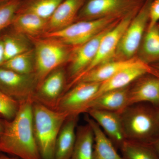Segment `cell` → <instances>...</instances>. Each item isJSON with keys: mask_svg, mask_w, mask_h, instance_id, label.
I'll return each mask as SVG.
<instances>
[{"mask_svg": "<svg viewBox=\"0 0 159 159\" xmlns=\"http://www.w3.org/2000/svg\"><path fill=\"white\" fill-rule=\"evenodd\" d=\"M7 120L0 115V139L2 138L5 131Z\"/></svg>", "mask_w": 159, "mask_h": 159, "instance_id": "obj_31", "label": "cell"}, {"mask_svg": "<svg viewBox=\"0 0 159 159\" xmlns=\"http://www.w3.org/2000/svg\"><path fill=\"white\" fill-rule=\"evenodd\" d=\"M124 159H159L150 145L125 141L120 148Z\"/></svg>", "mask_w": 159, "mask_h": 159, "instance_id": "obj_26", "label": "cell"}, {"mask_svg": "<svg viewBox=\"0 0 159 159\" xmlns=\"http://www.w3.org/2000/svg\"><path fill=\"white\" fill-rule=\"evenodd\" d=\"M139 57L150 65L159 63V28L157 24L145 31L139 51Z\"/></svg>", "mask_w": 159, "mask_h": 159, "instance_id": "obj_21", "label": "cell"}, {"mask_svg": "<svg viewBox=\"0 0 159 159\" xmlns=\"http://www.w3.org/2000/svg\"><path fill=\"white\" fill-rule=\"evenodd\" d=\"M138 57L127 60H113L92 69L74 80L67 88L66 91L80 82L102 83L119 71L142 61Z\"/></svg>", "mask_w": 159, "mask_h": 159, "instance_id": "obj_15", "label": "cell"}, {"mask_svg": "<svg viewBox=\"0 0 159 159\" xmlns=\"http://www.w3.org/2000/svg\"><path fill=\"white\" fill-rule=\"evenodd\" d=\"M146 0H86L76 21L116 16L122 17L140 8Z\"/></svg>", "mask_w": 159, "mask_h": 159, "instance_id": "obj_7", "label": "cell"}, {"mask_svg": "<svg viewBox=\"0 0 159 159\" xmlns=\"http://www.w3.org/2000/svg\"><path fill=\"white\" fill-rule=\"evenodd\" d=\"M68 116L33 100V128L41 159H54L57 136Z\"/></svg>", "mask_w": 159, "mask_h": 159, "instance_id": "obj_3", "label": "cell"}, {"mask_svg": "<svg viewBox=\"0 0 159 159\" xmlns=\"http://www.w3.org/2000/svg\"><path fill=\"white\" fill-rule=\"evenodd\" d=\"M86 113L102 129L117 149H120L125 140L120 113L90 109Z\"/></svg>", "mask_w": 159, "mask_h": 159, "instance_id": "obj_14", "label": "cell"}, {"mask_svg": "<svg viewBox=\"0 0 159 159\" xmlns=\"http://www.w3.org/2000/svg\"><path fill=\"white\" fill-rule=\"evenodd\" d=\"M1 67L18 74L25 75L34 74L35 60L34 49H31L8 60Z\"/></svg>", "mask_w": 159, "mask_h": 159, "instance_id": "obj_25", "label": "cell"}, {"mask_svg": "<svg viewBox=\"0 0 159 159\" xmlns=\"http://www.w3.org/2000/svg\"><path fill=\"white\" fill-rule=\"evenodd\" d=\"M63 0H25L22 1L17 12L35 15L48 20Z\"/></svg>", "mask_w": 159, "mask_h": 159, "instance_id": "obj_24", "label": "cell"}, {"mask_svg": "<svg viewBox=\"0 0 159 159\" xmlns=\"http://www.w3.org/2000/svg\"><path fill=\"white\" fill-rule=\"evenodd\" d=\"M85 120L94 133L93 159H124L118 153L112 142L97 122L89 115L86 116Z\"/></svg>", "mask_w": 159, "mask_h": 159, "instance_id": "obj_20", "label": "cell"}, {"mask_svg": "<svg viewBox=\"0 0 159 159\" xmlns=\"http://www.w3.org/2000/svg\"><path fill=\"white\" fill-rule=\"evenodd\" d=\"M101 83L80 82L64 93L54 110L69 116L86 113L90 102L94 99Z\"/></svg>", "mask_w": 159, "mask_h": 159, "instance_id": "obj_8", "label": "cell"}, {"mask_svg": "<svg viewBox=\"0 0 159 159\" xmlns=\"http://www.w3.org/2000/svg\"><path fill=\"white\" fill-rule=\"evenodd\" d=\"M157 25H158V26H159V22H158V23Z\"/></svg>", "mask_w": 159, "mask_h": 159, "instance_id": "obj_36", "label": "cell"}, {"mask_svg": "<svg viewBox=\"0 0 159 159\" xmlns=\"http://www.w3.org/2000/svg\"><path fill=\"white\" fill-rule=\"evenodd\" d=\"M37 88L35 74L25 75L0 67V91L19 102L33 98Z\"/></svg>", "mask_w": 159, "mask_h": 159, "instance_id": "obj_10", "label": "cell"}, {"mask_svg": "<svg viewBox=\"0 0 159 159\" xmlns=\"http://www.w3.org/2000/svg\"><path fill=\"white\" fill-rule=\"evenodd\" d=\"M141 7L142 6L134 9L121 18L105 33L101 40L95 58L86 70L77 79L97 66L115 59L117 48L122 34Z\"/></svg>", "mask_w": 159, "mask_h": 159, "instance_id": "obj_9", "label": "cell"}, {"mask_svg": "<svg viewBox=\"0 0 159 159\" xmlns=\"http://www.w3.org/2000/svg\"><path fill=\"white\" fill-rule=\"evenodd\" d=\"M116 23L87 42L73 48L69 60L70 65L66 71L68 81L67 87L82 74L91 64L97 55L102 37Z\"/></svg>", "mask_w": 159, "mask_h": 159, "instance_id": "obj_12", "label": "cell"}, {"mask_svg": "<svg viewBox=\"0 0 159 159\" xmlns=\"http://www.w3.org/2000/svg\"><path fill=\"white\" fill-rule=\"evenodd\" d=\"M29 38L34 45L37 89L49 74L69 61L74 48L56 39L44 35Z\"/></svg>", "mask_w": 159, "mask_h": 159, "instance_id": "obj_4", "label": "cell"}, {"mask_svg": "<svg viewBox=\"0 0 159 159\" xmlns=\"http://www.w3.org/2000/svg\"><path fill=\"white\" fill-rule=\"evenodd\" d=\"M129 86V106L146 102L159 108V76L145 74Z\"/></svg>", "mask_w": 159, "mask_h": 159, "instance_id": "obj_13", "label": "cell"}, {"mask_svg": "<svg viewBox=\"0 0 159 159\" xmlns=\"http://www.w3.org/2000/svg\"><path fill=\"white\" fill-rule=\"evenodd\" d=\"M33 98L20 102L17 114L7 120L0 139V152L20 159H41L33 128Z\"/></svg>", "mask_w": 159, "mask_h": 159, "instance_id": "obj_1", "label": "cell"}, {"mask_svg": "<svg viewBox=\"0 0 159 159\" xmlns=\"http://www.w3.org/2000/svg\"><path fill=\"white\" fill-rule=\"evenodd\" d=\"M159 22V0H152L149 10L148 29L157 25Z\"/></svg>", "mask_w": 159, "mask_h": 159, "instance_id": "obj_29", "label": "cell"}, {"mask_svg": "<svg viewBox=\"0 0 159 159\" xmlns=\"http://www.w3.org/2000/svg\"><path fill=\"white\" fill-rule=\"evenodd\" d=\"M66 71L62 66L55 69L49 74L38 88L33 99L54 110L57 102L65 93L67 86Z\"/></svg>", "mask_w": 159, "mask_h": 159, "instance_id": "obj_11", "label": "cell"}, {"mask_svg": "<svg viewBox=\"0 0 159 159\" xmlns=\"http://www.w3.org/2000/svg\"><path fill=\"white\" fill-rule=\"evenodd\" d=\"M9 28V30L3 31L1 34L4 46L5 62L31 49L26 36Z\"/></svg>", "mask_w": 159, "mask_h": 159, "instance_id": "obj_23", "label": "cell"}, {"mask_svg": "<svg viewBox=\"0 0 159 159\" xmlns=\"http://www.w3.org/2000/svg\"><path fill=\"white\" fill-rule=\"evenodd\" d=\"M0 159H20L19 158L15 157H9L7 156L6 153L0 152Z\"/></svg>", "mask_w": 159, "mask_h": 159, "instance_id": "obj_33", "label": "cell"}, {"mask_svg": "<svg viewBox=\"0 0 159 159\" xmlns=\"http://www.w3.org/2000/svg\"><path fill=\"white\" fill-rule=\"evenodd\" d=\"M21 1L10 0L0 5V34L11 25Z\"/></svg>", "mask_w": 159, "mask_h": 159, "instance_id": "obj_27", "label": "cell"}, {"mask_svg": "<svg viewBox=\"0 0 159 159\" xmlns=\"http://www.w3.org/2000/svg\"><path fill=\"white\" fill-rule=\"evenodd\" d=\"M85 1L63 0L48 20L46 33L61 30L76 22L78 13Z\"/></svg>", "mask_w": 159, "mask_h": 159, "instance_id": "obj_16", "label": "cell"}, {"mask_svg": "<svg viewBox=\"0 0 159 159\" xmlns=\"http://www.w3.org/2000/svg\"><path fill=\"white\" fill-rule=\"evenodd\" d=\"M10 0H0V5L3 4V3L6 2H9Z\"/></svg>", "mask_w": 159, "mask_h": 159, "instance_id": "obj_35", "label": "cell"}, {"mask_svg": "<svg viewBox=\"0 0 159 159\" xmlns=\"http://www.w3.org/2000/svg\"><path fill=\"white\" fill-rule=\"evenodd\" d=\"M93 131L88 123L77 128L76 138L71 159H93Z\"/></svg>", "mask_w": 159, "mask_h": 159, "instance_id": "obj_22", "label": "cell"}, {"mask_svg": "<svg viewBox=\"0 0 159 159\" xmlns=\"http://www.w3.org/2000/svg\"><path fill=\"white\" fill-rule=\"evenodd\" d=\"M152 67H153L154 68L157 69V70H159V63H158L152 65H151Z\"/></svg>", "mask_w": 159, "mask_h": 159, "instance_id": "obj_34", "label": "cell"}, {"mask_svg": "<svg viewBox=\"0 0 159 159\" xmlns=\"http://www.w3.org/2000/svg\"><path fill=\"white\" fill-rule=\"evenodd\" d=\"M5 62V53L2 39L0 34V67Z\"/></svg>", "mask_w": 159, "mask_h": 159, "instance_id": "obj_30", "label": "cell"}, {"mask_svg": "<svg viewBox=\"0 0 159 159\" xmlns=\"http://www.w3.org/2000/svg\"><path fill=\"white\" fill-rule=\"evenodd\" d=\"M125 140L150 145L159 137V108L146 102L128 106L120 113Z\"/></svg>", "mask_w": 159, "mask_h": 159, "instance_id": "obj_2", "label": "cell"}, {"mask_svg": "<svg viewBox=\"0 0 159 159\" xmlns=\"http://www.w3.org/2000/svg\"><path fill=\"white\" fill-rule=\"evenodd\" d=\"M152 0H146L122 34L114 60L134 57L149 22V10Z\"/></svg>", "mask_w": 159, "mask_h": 159, "instance_id": "obj_6", "label": "cell"}, {"mask_svg": "<svg viewBox=\"0 0 159 159\" xmlns=\"http://www.w3.org/2000/svg\"><path fill=\"white\" fill-rule=\"evenodd\" d=\"M20 102L0 91V115L7 120H12L17 114Z\"/></svg>", "mask_w": 159, "mask_h": 159, "instance_id": "obj_28", "label": "cell"}, {"mask_svg": "<svg viewBox=\"0 0 159 159\" xmlns=\"http://www.w3.org/2000/svg\"><path fill=\"white\" fill-rule=\"evenodd\" d=\"M48 20L27 12H16L11 25V30L28 37H38L47 32Z\"/></svg>", "mask_w": 159, "mask_h": 159, "instance_id": "obj_19", "label": "cell"}, {"mask_svg": "<svg viewBox=\"0 0 159 159\" xmlns=\"http://www.w3.org/2000/svg\"><path fill=\"white\" fill-rule=\"evenodd\" d=\"M129 86L106 92L96 97L90 102L86 113L90 109L121 112L129 106Z\"/></svg>", "mask_w": 159, "mask_h": 159, "instance_id": "obj_18", "label": "cell"}, {"mask_svg": "<svg viewBox=\"0 0 159 159\" xmlns=\"http://www.w3.org/2000/svg\"><path fill=\"white\" fill-rule=\"evenodd\" d=\"M122 17L109 16L96 20L78 21L61 30L47 33L43 35L56 39L70 47L76 48L95 37Z\"/></svg>", "mask_w": 159, "mask_h": 159, "instance_id": "obj_5", "label": "cell"}, {"mask_svg": "<svg viewBox=\"0 0 159 159\" xmlns=\"http://www.w3.org/2000/svg\"><path fill=\"white\" fill-rule=\"evenodd\" d=\"M159 158V137L150 144Z\"/></svg>", "mask_w": 159, "mask_h": 159, "instance_id": "obj_32", "label": "cell"}, {"mask_svg": "<svg viewBox=\"0 0 159 159\" xmlns=\"http://www.w3.org/2000/svg\"><path fill=\"white\" fill-rule=\"evenodd\" d=\"M79 115H71L66 119L57 136L54 159H71L76 138Z\"/></svg>", "mask_w": 159, "mask_h": 159, "instance_id": "obj_17", "label": "cell"}]
</instances>
